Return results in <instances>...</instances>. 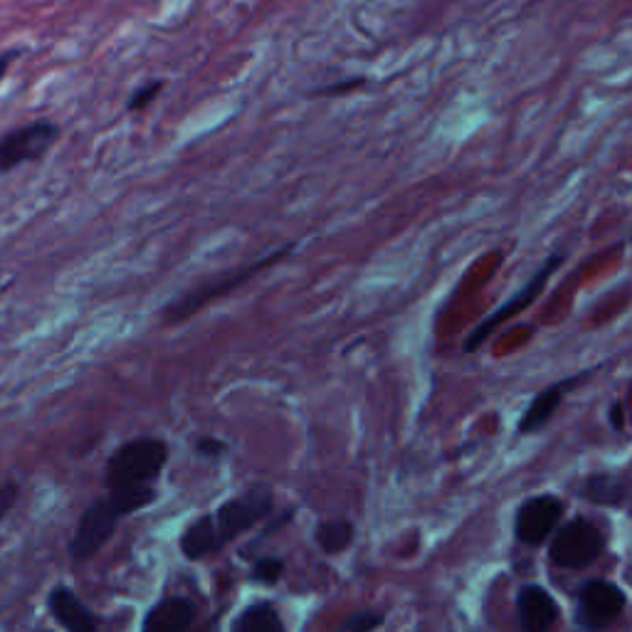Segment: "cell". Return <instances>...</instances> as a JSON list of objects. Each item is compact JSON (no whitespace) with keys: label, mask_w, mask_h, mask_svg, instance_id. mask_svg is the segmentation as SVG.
<instances>
[{"label":"cell","mask_w":632,"mask_h":632,"mask_svg":"<svg viewBox=\"0 0 632 632\" xmlns=\"http://www.w3.org/2000/svg\"><path fill=\"white\" fill-rule=\"evenodd\" d=\"M314 537H316V543H319L324 553H341L353 539V527L343 519L324 521V523H319V527H316Z\"/></svg>","instance_id":"obj_16"},{"label":"cell","mask_w":632,"mask_h":632,"mask_svg":"<svg viewBox=\"0 0 632 632\" xmlns=\"http://www.w3.org/2000/svg\"><path fill=\"white\" fill-rule=\"evenodd\" d=\"M628 479L618 477V474H590L583 482L580 497L592 504H602V507H622L628 501Z\"/></svg>","instance_id":"obj_14"},{"label":"cell","mask_w":632,"mask_h":632,"mask_svg":"<svg viewBox=\"0 0 632 632\" xmlns=\"http://www.w3.org/2000/svg\"><path fill=\"white\" fill-rule=\"evenodd\" d=\"M365 79H346V82H336V84H326V87H316L312 97H336V94H346V92H353L356 87H363Z\"/></svg>","instance_id":"obj_20"},{"label":"cell","mask_w":632,"mask_h":632,"mask_svg":"<svg viewBox=\"0 0 632 632\" xmlns=\"http://www.w3.org/2000/svg\"><path fill=\"white\" fill-rule=\"evenodd\" d=\"M161 92H163L161 79H156V82H148L144 87H138L136 92L132 94V99H128L126 109H128V112H144V109H148L156 102L158 94H161Z\"/></svg>","instance_id":"obj_17"},{"label":"cell","mask_w":632,"mask_h":632,"mask_svg":"<svg viewBox=\"0 0 632 632\" xmlns=\"http://www.w3.org/2000/svg\"><path fill=\"white\" fill-rule=\"evenodd\" d=\"M195 608L185 598H166L148 610L142 632H188L193 625Z\"/></svg>","instance_id":"obj_12"},{"label":"cell","mask_w":632,"mask_h":632,"mask_svg":"<svg viewBox=\"0 0 632 632\" xmlns=\"http://www.w3.org/2000/svg\"><path fill=\"white\" fill-rule=\"evenodd\" d=\"M290 252H292V245L284 247V250H280V252H270L267 257H262V260H257V262H252V264L240 267V270H235V272H230V274L217 276V280H213L211 284L198 286V290L188 292L185 296H181V300H176V302L168 304L166 312H163V319H166L168 324H176V321L188 319V316H193L195 312H201L203 306H207L213 300H221V296L230 294V292L237 290V286H240V284L250 282L255 274H260L262 270H267V267L282 262L284 257L290 255Z\"/></svg>","instance_id":"obj_4"},{"label":"cell","mask_w":632,"mask_h":632,"mask_svg":"<svg viewBox=\"0 0 632 632\" xmlns=\"http://www.w3.org/2000/svg\"><path fill=\"white\" fill-rule=\"evenodd\" d=\"M602 551H606V537L596 523L588 519H573L556 531L549 546V558L553 566L578 571L598 561Z\"/></svg>","instance_id":"obj_7"},{"label":"cell","mask_w":632,"mask_h":632,"mask_svg":"<svg viewBox=\"0 0 632 632\" xmlns=\"http://www.w3.org/2000/svg\"><path fill=\"white\" fill-rule=\"evenodd\" d=\"M561 514L563 504L556 497H551V494L523 501L521 509L517 511V523H514L517 539L521 543H529V546L543 543L551 537L553 529L558 527Z\"/></svg>","instance_id":"obj_9"},{"label":"cell","mask_w":632,"mask_h":632,"mask_svg":"<svg viewBox=\"0 0 632 632\" xmlns=\"http://www.w3.org/2000/svg\"><path fill=\"white\" fill-rule=\"evenodd\" d=\"M154 499H156L154 487L109 492V497L94 501L92 507L84 511V517L79 519L75 537L69 541V556L75 561H89L92 556H97L99 549L114 537L116 523L122 521L126 514H134L148 507Z\"/></svg>","instance_id":"obj_2"},{"label":"cell","mask_w":632,"mask_h":632,"mask_svg":"<svg viewBox=\"0 0 632 632\" xmlns=\"http://www.w3.org/2000/svg\"><path fill=\"white\" fill-rule=\"evenodd\" d=\"M282 573H284V563L280 558H262V561H257L255 563V571H252V576L255 580H260V583H276L282 578Z\"/></svg>","instance_id":"obj_19"},{"label":"cell","mask_w":632,"mask_h":632,"mask_svg":"<svg viewBox=\"0 0 632 632\" xmlns=\"http://www.w3.org/2000/svg\"><path fill=\"white\" fill-rule=\"evenodd\" d=\"M59 126L49 119L20 124L0 136V173H10L23 163H35L57 144Z\"/></svg>","instance_id":"obj_5"},{"label":"cell","mask_w":632,"mask_h":632,"mask_svg":"<svg viewBox=\"0 0 632 632\" xmlns=\"http://www.w3.org/2000/svg\"><path fill=\"white\" fill-rule=\"evenodd\" d=\"M625 592H622L616 583L608 580H588L586 586L578 590L576 602V620L583 630H602L610 625L612 620L620 618L625 610Z\"/></svg>","instance_id":"obj_8"},{"label":"cell","mask_w":632,"mask_h":632,"mask_svg":"<svg viewBox=\"0 0 632 632\" xmlns=\"http://www.w3.org/2000/svg\"><path fill=\"white\" fill-rule=\"evenodd\" d=\"M272 489L264 487V484H257V487L242 492L240 497L225 501L215 514H207V517L193 521L183 533L181 551L191 561L211 556V553L221 551L225 543H230L247 529H252L267 514H272Z\"/></svg>","instance_id":"obj_1"},{"label":"cell","mask_w":632,"mask_h":632,"mask_svg":"<svg viewBox=\"0 0 632 632\" xmlns=\"http://www.w3.org/2000/svg\"><path fill=\"white\" fill-rule=\"evenodd\" d=\"M563 260L566 257L563 255H551L546 262H543L541 270L531 276L529 284L523 286V290L517 294V296H511L509 302H504L497 312H494L492 316H487L477 329H474L470 336H467V341H464V351L472 353V351H479L484 341L489 339V336L494 331H499L504 324H509L514 316H521L523 312L529 309V306H533V302L539 300V296L543 294V290H546V284L553 274L558 272V267L563 264Z\"/></svg>","instance_id":"obj_6"},{"label":"cell","mask_w":632,"mask_h":632,"mask_svg":"<svg viewBox=\"0 0 632 632\" xmlns=\"http://www.w3.org/2000/svg\"><path fill=\"white\" fill-rule=\"evenodd\" d=\"M517 610L521 632H549L558 620V602L541 586H523L517 598Z\"/></svg>","instance_id":"obj_10"},{"label":"cell","mask_w":632,"mask_h":632,"mask_svg":"<svg viewBox=\"0 0 632 632\" xmlns=\"http://www.w3.org/2000/svg\"><path fill=\"white\" fill-rule=\"evenodd\" d=\"M47 608L53 618L65 628V632H97V618L82 600L75 596L72 588L57 586L47 598Z\"/></svg>","instance_id":"obj_11"},{"label":"cell","mask_w":632,"mask_h":632,"mask_svg":"<svg viewBox=\"0 0 632 632\" xmlns=\"http://www.w3.org/2000/svg\"><path fill=\"white\" fill-rule=\"evenodd\" d=\"M195 450L198 454H203V458H221L225 452V444L215 438H201L195 444Z\"/></svg>","instance_id":"obj_22"},{"label":"cell","mask_w":632,"mask_h":632,"mask_svg":"<svg viewBox=\"0 0 632 632\" xmlns=\"http://www.w3.org/2000/svg\"><path fill=\"white\" fill-rule=\"evenodd\" d=\"M168 448L158 438H138L122 444L106 464L109 492L154 487L166 467Z\"/></svg>","instance_id":"obj_3"},{"label":"cell","mask_w":632,"mask_h":632,"mask_svg":"<svg viewBox=\"0 0 632 632\" xmlns=\"http://www.w3.org/2000/svg\"><path fill=\"white\" fill-rule=\"evenodd\" d=\"M622 415H625V408H622V403L612 405V410H610V422H612V428H616L618 432L625 430V418H622Z\"/></svg>","instance_id":"obj_24"},{"label":"cell","mask_w":632,"mask_h":632,"mask_svg":"<svg viewBox=\"0 0 632 632\" xmlns=\"http://www.w3.org/2000/svg\"><path fill=\"white\" fill-rule=\"evenodd\" d=\"M233 632H286L284 622L270 602H255V606L245 608L240 618L235 620Z\"/></svg>","instance_id":"obj_15"},{"label":"cell","mask_w":632,"mask_h":632,"mask_svg":"<svg viewBox=\"0 0 632 632\" xmlns=\"http://www.w3.org/2000/svg\"><path fill=\"white\" fill-rule=\"evenodd\" d=\"M18 499V484L15 482H5L0 484V519L13 509V504Z\"/></svg>","instance_id":"obj_21"},{"label":"cell","mask_w":632,"mask_h":632,"mask_svg":"<svg viewBox=\"0 0 632 632\" xmlns=\"http://www.w3.org/2000/svg\"><path fill=\"white\" fill-rule=\"evenodd\" d=\"M578 379H568L563 383H553L549 385L546 391H541L537 398L531 400V405L527 408V413L521 415V422H519V432L521 435H531V432H539L543 425H546L553 413L558 410V405L563 400V395L571 388V385H576Z\"/></svg>","instance_id":"obj_13"},{"label":"cell","mask_w":632,"mask_h":632,"mask_svg":"<svg viewBox=\"0 0 632 632\" xmlns=\"http://www.w3.org/2000/svg\"><path fill=\"white\" fill-rule=\"evenodd\" d=\"M20 57V49L18 47H13V49H3V53H0V82H3V79L8 77V72H10V67L15 65V59Z\"/></svg>","instance_id":"obj_23"},{"label":"cell","mask_w":632,"mask_h":632,"mask_svg":"<svg viewBox=\"0 0 632 632\" xmlns=\"http://www.w3.org/2000/svg\"><path fill=\"white\" fill-rule=\"evenodd\" d=\"M383 622V612L381 610H363L356 612L353 618L343 622V628L339 632H373Z\"/></svg>","instance_id":"obj_18"}]
</instances>
